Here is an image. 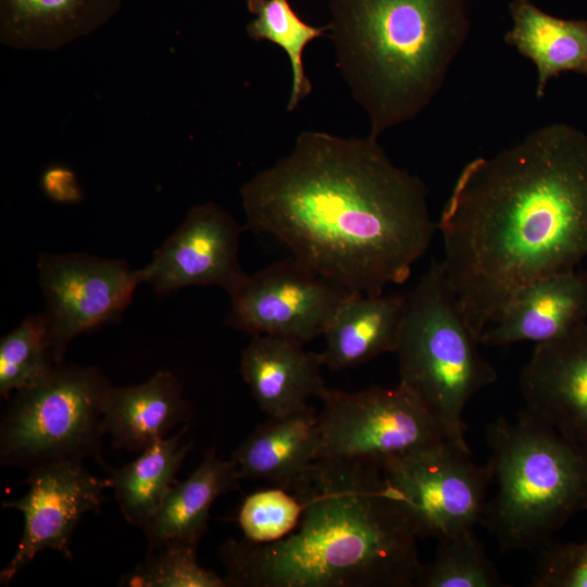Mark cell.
<instances>
[{
    "mask_svg": "<svg viewBox=\"0 0 587 587\" xmlns=\"http://www.w3.org/2000/svg\"><path fill=\"white\" fill-rule=\"evenodd\" d=\"M240 196L245 228L273 236L352 294L378 295L404 283L437 230L423 182L370 135L303 132Z\"/></svg>",
    "mask_w": 587,
    "mask_h": 587,
    "instance_id": "obj_1",
    "label": "cell"
},
{
    "mask_svg": "<svg viewBox=\"0 0 587 587\" xmlns=\"http://www.w3.org/2000/svg\"><path fill=\"white\" fill-rule=\"evenodd\" d=\"M436 225L449 286L479 339L523 287L587 258V135L549 124L470 161Z\"/></svg>",
    "mask_w": 587,
    "mask_h": 587,
    "instance_id": "obj_2",
    "label": "cell"
},
{
    "mask_svg": "<svg viewBox=\"0 0 587 587\" xmlns=\"http://www.w3.org/2000/svg\"><path fill=\"white\" fill-rule=\"evenodd\" d=\"M297 528L271 544L228 539L225 580L236 587H413L423 564L379 463L319 459L289 488Z\"/></svg>",
    "mask_w": 587,
    "mask_h": 587,
    "instance_id": "obj_3",
    "label": "cell"
},
{
    "mask_svg": "<svg viewBox=\"0 0 587 587\" xmlns=\"http://www.w3.org/2000/svg\"><path fill=\"white\" fill-rule=\"evenodd\" d=\"M330 12L337 65L374 138L427 107L470 32L465 0H332Z\"/></svg>",
    "mask_w": 587,
    "mask_h": 587,
    "instance_id": "obj_4",
    "label": "cell"
},
{
    "mask_svg": "<svg viewBox=\"0 0 587 587\" xmlns=\"http://www.w3.org/2000/svg\"><path fill=\"white\" fill-rule=\"evenodd\" d=\"M496 492L480 523L505 551L544 547L575 514L587 511V447L525 408L514 421L485 428Z\"/></svg>",
    "mask_w": 587,
    "mask_h": 587,
    "instance_id": "obj_5",
    "label": "cell"
},
{
    "mask_svg": "<svg viewBox=\"0 0 587 587\" xmlns=\"http://www.w3.org/2000/svg\"><path fill=\"white\" fill-rule=\"evenodd\" d=\"M479 346L449 286L442 261L432 260L405 295L394 352L399 383L424 403L447 440L467 452L465 407L498 377Z\"/></svg>",
    "mask_w": 587,
    "mask_h": 587,
    "instance_id": "obj_6",
    "label": "cell"
},
{
    "mask_svg": "<svg viewBox=\"0 0 587 587\" xmlns=\"http://www.w3.org/2000/svg\"><path fill=\"white\" fill-rule=\"evenodd\" d=\"M111 386L95 366L61 363L14 392L0 422L1 466L30 471L87 458L103 466V402Z\"/></svg>",
    "mask_w": 587,
    "mask_h": 587,
    "instance_id": "obj_7",
    "label": "cell"
},
{
    "mask_svg": "<svg viewBox=\"0 0 587 587\" xmlns=\"http://www.w3.org/2000/svg\"><path fill=\"white\" fill-rule=\"evenodd\" d=\"M319 399V459L380 463L448 441L424 403L400 383L354 392L326 387Z\"/></svg>",
    "mask_w": 587,
    "mask_h": 587,
    "instance_id": "obj_8",
    "label": "cell"
},
{
    "mask_svg": "<svg viewBox=\"0 0 587 587\" xmlns=\"http://www.w3.org/2000/svg\"><path fill=\"white\" fill-rule=\"evenodd\" d=\"M392 497L415 535L437 541L480 523L491 475L449 441L379 463Z\"/></svg>",
    "mask_w": 587,
    "mask_h": 587,
    "instance_id": "obj_9",
    "label": "cell"
},
{
    "mask_svg": "<svg viewBox=\"0 0 587 587\" xmlns=\"http://www.w3.org/2000/svg\"><path fill=\"white\" fill-rule=\"evenodd\" d=\"M37 267L57 364L76 336L118 321L145 283L142 270L125 260L87 253L42 252Z\"/></svg>",
    "mask_w": 587,
    "mask_h": 587,
    "instance_id": "obj_10",
    "label": "cell"
},
{
    "mask_svg": "<svg viewBox=\"0 0 587 587\" xmlns=\"http://www.w3.org/2000/svg\"><path fill=\"white\" fill-rule=\"evenodd\" d=\"M350 295L292 258L246 275L229 295L225 324L252 336H274L303 345L323 336Z\"/></svg>",
    "mask_w": 587,
    "mask_h": 587,
    "instance_id": "obj_11",
    "label": "cell"
},
{
    "mask_svg": "<svg viewBox=\"0 0 587 587\" xmlns=\"http://www.w3.org/2000/svg\"><path fill=\"white\" fill-rule=\"evenodd\" d=\"M24 497L3 508L22 513L23 534L16 550L0 572V584L14 576L42 550L51 549L72 560V535L83 516L102 504L111 478H99L77 462L48 464L28 471Z\"/></svg>",
    "mask_w": 587,
    "mask_h": 587,
    "instance_id": "obj_12",
    "label": "cell"
},
{
    "mask_svg": "<svg viewBox=\"0 0 587 587\" xmlns=\"http://www.w3.org/2000/svg\"><path fill=\"white\" fill-rule=\"evenodd\" d=\"M242 228L220 205L192 207L142 267L145 283L160 296L189 286H220L228 295L246 277L239 263Z\"/></svg>",
    "mask_w": 587,
    "mask_h": 587,
    "instance_id": "obj_13",
    "label": "cell"
},
{
    "mask_svg": "<svg viewBox=\"0 0 587 587\" xmlns=\"http://www.w3.org/2000/svg\"><path fill=\"white\" fill-rule=\"evenodd\" d=\"M520 391L526 410L587 447V321L536 344L521 371Z\"/></svg>",
    "mask_w": 587,
    "mask_h": 587,
    "instance_id": "obj_14",
    "label": "cell"
},
{
    "mask_svg": "<svg viewBox=\"0 0 587 587\" xmlns=\"http://www.w3.org/2000/svg\"><path fill=\"white\" fill-rule=\"evenodd\" d=\"M587 321V271L539 278L517 291L482 334L480 345L547 342Z\"/></svg>",
    "mask_w": 587,
    "mask_h": 587,
    "instance_id": "obj_15",
    "label": "cell"
},
{
    "mask_svg": "<svg viewBox=\"0 0 587 587\" xmlns=\"http://www.w3.org/2000/svg\"><path fill=\"white\" fill-rule=\"evenodd\" d=\"M320 353L303 345L267 335H254L242 350L239 371L259 408L282 416L309 407L326 388Z\"/></svg>",
    "mask_w": 587,
    "mask_h": 587,
    "instance_id": "obj_16",
    "label": "cell"
},
{
    "mask_svg": "<svg viewBox=\"0 0 587 587\" xmlns=\"http://www.w3.org/2000/svg\"><path fill=\"white\" fill-rule=\"evenodd\" d=\"M191 416L180 382L171 371L161 370L138 385L111 386L103 402L102 425L115 448L142 451Z\"/></svg>",
    "mask_w": 587,
    "mask_h": 587,
    "instance_id": "obj_17",
    "label": "cell"
},
{
    "mask_svg": "<svg viewBox=\"0 0 587 587\" xmlns=\"http://www.w3.org/2000/svg\"><path fill=\"white\" fill-rule=\"evenodd\" d=\"M319 413L311 405L298 412L268 417L233 451L240 478L263 479L290 488L319 459Z\"/></svg>",
    "mask_w": 587,
    "mask_h": 587,
    "instance_id": "obj_18",
    "label": "cell"
},
{
    "mask_svg": "<svg viewBox=\"0 0 587 587\" xmlns=\"http://www.w3.org/2000/svg\"><path fill=\"white\" fill-rule=\"evenodd\" d=\"M122 0H0V41L20 50H57L109 22Z\"/></svg>",
    "mask_w": 587,
    "mask_h": 587,
    "instance_id": "obj_19",
    "label": "cell"
},
{
    "mask_svg": "<svg viewBox=\"0 0 587 587\" xmlns=\"http://www.w3.org/2000/svg\"><path fill=\"white\" fill-rule=\"evenodd\" d=\"M405 295L352 294L339 307L323 336V365L354 367L386 352H395Z\"/></svg>",
    "mask_w": 587,
    "mask_h": 587,
    "instance_id": "obj_20",
    "label": "cell"
},
{
    "mask_svg": "<svg viewBox=\"0 0 587 587\" xmlns=\"http://www.w3.org/2000/svg\"><path fill=\"white\" fill-rule=\"evenodd\" d=\"M240 479L230 459L218 458L215 447L207 450L197 469L170 488L142 528L149 549L170 542L198 546L208 529L211 507Z\"/></svg>",
    "mask_w": 587,
    "mask_h": 587,
    "instance_id": "obj_21",
    "label": "cell"
},
{
    "mask_svg": "<svg viewBox=\"0 0 587 587\" xmlns=\"http://www.w3.org/2000/svg\"><path fill=\"white\" fill-rule=\"evenodd\" d=\"M509 11L512 26L503 39L534 64L538 99L550 79L562 73L587 77V20L550 15L530 0H513Z\"/></svg>",
    "mask_w": 587,
    "mask_h": 587,
    "instance_id": "obj_22",
    "label": "cell"
},
{
    "mask_svg": "<svg viewBox=\"0 0 587 587\" xmlns=\"http://www.w3.org/2000/svg\"><path fill=\"white\" fill-rule=\"evenodd\" d=\"M189 425L147 447L111 472L112 488L125 521L143 528L173 486L193 441L182 444Z\"/></svg>",
    "mask_w": 587,
    "mask_h": 587,
    "instance_id": "obj_23",
    "label": "cell"
},
{
    "mask_svg": "<svg viewBox=\"0 0 587 587\" xmlns=\"http://www.w3.org/2000/svg\"><path fill=\"white\" fill-rule=\"evenodd\" d=\"M247 8L255 15L247 26L249 37L277 45L289 59L292 86L287 108L295 110L312 90L304 71V49L312 40L324 36L328 25L315 27L305 23L288 0H247Z\"/></svg>",
    "mask_w": 587,
    "mask_h": 587,
    "instance_id": "obj_24",
    "label": "cell"
},
{
    "mask_svg": "<svg viewBox=\"0 0 587 587\" xmlns=\"http://www.w3.org/2000/svg\"><path fill=\"white\" fill-rule=\"evenodd\" d=\"M57 365L47 320L42 314L26 317L0 340V395L8 400L28 388Z\"/></svg>",
    "mask_w": 587,
    "mask_h": 587,
    "instance_id": "obj_25",
    "label": "cell"
},
{
    "mask_svg": "<svg viewBox=\"0 0 587 587\" xmlns=\"http://www.w3.org/2000/svg\"><path fill=\"white\" fill-rule=\"evenodd\" d=\"M417 587H504L474 529L438 541L432 561L422 567Z\"/></svg>",
    "mask_w": 587,
    "mask_h": 587,
    "instance_id": "obj_26",
    "label": "cell"
},
{
    "mask_svg": "<svg viewBox=\"0 0 587 587\" xmlns=\"http://www.w3.org/2000/svg\"><path fill=\"white\" fill-rule=\"evenodd\" d=\"M197 547L170 542L148 549V554L120 585L132 587H227L225 578L202 567L197 561Z\"/></svg>",
    "mask_w": 587,
    "mask_h": 587,
    "instance_id": "obj_27",
    "label": "cell"
},
{
    "mask_svg": "<svg viewBox=\"0 0 587 587\" xmlns=\"http://www.w3.org/2000/svg\"><path fill=\"white\" fill-rule=\"evenodd\" d=\"M303 503L292 490L275 486L247 495L237 523L243 539L253 544H271L292 533L302 516Z\"/></svg>",
    "mask_w": 587,
    "mask_h": 587,
    "instance_id": "obj_28",
    "label": "cell"
},
{
    "mask_svg": "<svg viewBox=\"0 0 587 587\" xmlns=\"http://www.w3.org/2000/svg\"><path fill=\"white\" fill-rule=\"evenodd\" d=\"M532 578L535 587H587V540L546 544Z\"/></svg>",
    "mask_w": 587,
    "mask_h": 587,
    "instance_id": "obj_29",
    "label": "cell"
},
{
    "mask_svg": "<svg viewBox=\"0 0 587 587\" xmlns=\"http://www.w3.org/2000/svg\"><path fill=\"white\" fill-rule=\"evenodd\" d=\"M40 184L47 197L59 203H76L83 197L75 173L66 166L48 167Z\"/></svg>",
    "mask_w": 587,
    "mask_h": 587,
    "instance_id": "obj_30",
    "label": "cell"
}]
</instances>
